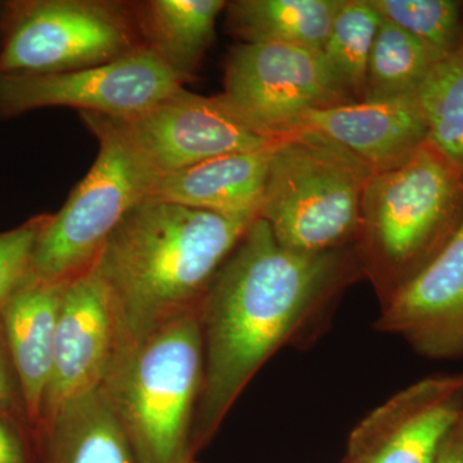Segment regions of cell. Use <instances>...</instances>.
<instances>
[{
	"label": "cell",
	"mask_w": 463,
	"mask_h": 463,
	"mask_svg": "<svg viewBox=\"0 0 463 463\" xmlns=\"http://www.w3.org/2000/svg\"><path fill=\"white\" fill-rule=\"evenodd\" d=\"M45 463H138L99 388L43 425Z\"/></svg>",
	"instance_id": "obj_18"
},
{
	"label": "cell",
	"mask_w": 463,
	"mask_h": 463,
	"mask_svg": "<svg viewBox=\"0 0 463 463\" xmlns=\"http://www.w3.org/2000/svg\"><path fill=\"white\" fill-rule=\"evenodd\" d=\"M301 130L336 143L373 173L401 165L428 142V128L416 96L315 109L304 115L291 133Z\"/></svg>",
	"instance_id": "obj_14"
},
{
	"label": "cell",
	"mask_w": 463,
	"mask_h": 463,
	"mask_svg": "<svg viewBox=\"0 0 463 463\" xmlns=\"http://www.w3.org/2000/svg\"><path fill=\"white\" fill-rule=\"evenodd\" d=\"M381 17L410 33L438 61L463 48V2L458 0H371Z\"/></svg>",
	"instance_id": "obj_23"
},
{
	"label": "cell",
	"mask_w": 463,
	"mask_h": 463,
	"mask_svg": "<svg viewBox=\"0 0 463 463\" xmlns=\"http://www.w3.org/2000/svg\"><path fill=\"white\" fill-rule=\"evenodd\" d=\"M224 0H134L146 48L185 84L194 80L215 38Z\"/></svg>",
	"instance_id": "obj_17"
},
{
	"label": "cell",
	"mask_w": 463,
	"mask_h": 463,
	"mask_svg": "<svg viewBox=\"0 0 463 463\" xmlns=\"http://www.w3.org/2000/svg\"><path fill=\"white\" fill-rule=\"evenodd\" d=\"M14 390L11 377L5 368V361L0 355V413L7 414L14 410Z\"/></svg>",
	"instance_id": "obj_27"
},
{
	"label": "cell",
	"mask_w": 463,
	"mask_h": 463,
	"mask_svg": "<svg viewBox=\"0 0 463 463\" xmlns=\"http://www.w3.org/2000/svg\"><path fill=\"white\" fill-rule=\"evenodd\" d=\"M374 330L422 358H463V225L434 260L380 307Z\"/></svg>",
	"instance_id": "obj_13"
},
{
	"label": "cell",
	"mask_w": 463,
	"mask_h": 463,
	"mask_svg": "<svg viewBox=\"0 0 463 463\" xmlns=\"http://www.w3.org/2000/svg\"><path fill=\"white\" fill-rule=\"evenodd\" d=\"M116 118L157 176L281 138L252 124L222 94L200 96L184 87L139 114Z\"/></svg>",
	"instance_id": "obj_9"
},
{
	"label": "cell",
	"mask_w": 463,
	"mask_h": 463,
	"mask_svg": "<svg viewBox=\"0 0 463 463\" xmlns=\"http://www.w3.org/2000/svg\"><path fill=\"white\" fill-rule=\"evenodd\" d=\"M99 154L65 205L51 214L33 255V279L69 283L93 268L124 216L148 199L158 178L115 116L79 112Z\"/></svg>",
	"instance_id": "obj_6"
},
{
	"label": "cell",
	"mask_w": 463,
	"mask_h": 463,
	"mask_svg": "<svg viewBox=\"0 0 463 463\" xmlns=\"http://www.w3.org/2000/svg\"><path fill=\"white\" fill-rule=\"evenodd\" d=\"M199 307L118 347L99 390L138 463H197Z\"/></svg>",
	"instance_id": "obj_4"
},
{
	"label": "cell",
	"mask_w": 463,
	"mask_h": 463,
	"mask_svg": "<svg viewBox=\"0 0 463 463\" xmlns=\"http://www.w3.org/2000/svg\"><path fill=\"white\" fill-rule=\"evenodd\" d=\"M364 277L354 246L301 254L274 239L258 218L222 265L199 307L203 385L197 452L268 361L321 334L345 289Z\"/></svg>",
	"instance_id": "obj_1"
},
{
	"label": "cell",
	"mask_w": 463,
	"mask_h": 463,
	"mask_svg": "<svg viewBox=\"0 0 463 463\" xmlns=\"http://www.w3.org/2000/svg\"><path fill=\"white\" fill-rule=\"evenodd\" d=\"M276 143L258 151L210 158L158 176L148 199L216 214L259 218Z\"/></svg>",
	"instance_id": "obj_16"
},
{
	"label": "cell",
	"mask_w": 463,
	"mask_h": 463,
	"mask_svg": "<svg viewBox=\"0 0 463 463\" xmlns=\"http://www.w3.org/2000/svg\"><path fill=\"white\" fill-rule=\"evenodd\" d=\"M437 62L419 39L383 17L368 65L364 100L416 96Z\"/></svg>",
	"instance_id": "obj_20"
},
{
	"label": "cell",
	"mask_w": 463,
	"mask_h": 463,
	"mask_svg": "<svg viewBox=\"0 0 463 463\" xmlns=\"http://www.w3.org/2000/svg\"><path fill=\"white\" fill-rule=\"evenodd\" d=\"M3 5H0V23H2Z\"/></svg>",
	"instance_id": "obj_28"
},
{
	"label": "cell",
	"mask_w": 463,
	"mask_h": 463,
	"mask_svg": "<svg viewBox=\"0 0 463 463\" xmlns=\"http://www.w3.org/2000/svg\"><path fill=\"white\" fill-rule=\"evenodd\" d=\"M108 289L94 268L66 286L41 428L67 403L99 389L118 352Z\"/></svg>",
	"instance_id": "obj_12"
},
{
	"label": "cell",
	"mask_w": 463,
	"mask_h": 463,
	"mask_svg": "<svg viewBox=\"0 0 463 463\" xmlns=\"http://www.w3.org/2000/svg\"><path fill=\"white\" fill-rule=\"evenodd\" d=\"M416 99L428 142L463 173V48L432 66Z\"/></svg>",
	"instance_id": "obj_21"
},
{
	"label": "cell",
	"mask_w": 463,
	"mask_h": 463,
	"mask_svg": "<svg viewBox=\"0 0 463 463\" xmlns=\"http://www.w3.org/2000/svg\"><path fill=\"white\" fill-rule=\"evenodd\" d=\"M461 426H462V431H463V408H462V413H461Z\"/></svg>",
	"instance_id": "obj_29"
},
{
	"label": "cell",
	"mask_w": 463,
	"mask_h": 463,
	"mask_svg": "<svg viewBox=\"0 0 463 463\" xmlns=\"http://www.w3.org/2000/svg\"><path fill=\"white\" fill-rule=\"evenodd\" d=\"M50 218L36 215L20 227L0 232V312L32 277L36 246Z\"/></svg>",
	"instance_id": "obj_24"
},
{
	"label": "cell",
	"mask_w": 463,
	"mask_h": 463,
	"mask_svg": "<svg viewBox=\"0 0 463 463\" xmlns=\"http://www.w3.org/2000/svg\"><path fill=\"white\" fill-rule=\"evenodd\" d=\"M462 408L463 373L417 381L355 426L349 463H435Z\"/></svg>",
	"instance_id": "obj_11"
},
{
	"label": "cell",
	"mask_w": 463,
	"mask_h": 463,
	"mask_svg": "<svg viewBox=\"0 0 463 463\" xmlns=\"http://www.w3.org/2000/svg\"><path fill=\"white\" fill-rule=\"evenodd\" d=\"M69 283L43 282L32 276L0 312L24 410L38 425L53 365L58 315Z\"/></svg>",
	"instance_id": "obj_15"
},
{
	"label": "cell",
	"mask_w": 463,
	"mask_h": 463,
	"mask_svg": "<svg viewBox=\"0 0 463 463\" xmlns=\"http://www.w3.org/2000/svg\"><path fill=\"white\" fill-rule=\"evenodd\" d=\"M371 0H344L322 53L355 102L364 100L371 53L381 24Z\"/></svg>",
	"instance_id": "obj_22"
},
{
	"label": "cell",
	"mask_w": 463,
	"mask_h": 463,
	"mask_svg": "<svg viewBox=\"0 0 463 463\" xmlns=\"http://www.w3.org/2000/svg\"><path fill=\"white\" fill-rule=\"evenodd\" d=\"M435 463H463V431L461 417L449 432L443 446L439 450Z\"/></svg>",
	"instance_id": "obj_26"
},
{
	"label": "cell",
	"mask_w": 463,
	"mask_h": 463,
	"mask_svg": "<svg viewBox=\"0 0 463 463\" xmlns=\"http://www.w3.org/2000/svg\"><path fill=\"white\" fill-rule=\"evenodd\" d=\"M147 48L106 63L60 74H0V118L66 108L127 118L184 87Z\"/></svg>",
	"instance_id": "obj_10"
},
{
	"label": "cell",
	"mask_w": 463,
	"mask_h": 463,
	"mask_svg": "<svg viewBox=\"0 0 463 463\" xmlns=\"http://www.w3.org/2000/svg\"><path fill=\"white\" fill-rule=\"evenodd\" d=\"M344 0H233L225 30L241 43H274L322 52Z\"/></svg>",
	"instance_id": "obj_19"
},
{
	"label": "cell",
	"mask_w": 463,
	"mask_h": 463,
	"mask_svg": "<svg viewBox=\"0 0 463 463\" xmlns=\"http://www.w3.org/2000/svg\"><path fill=\"white\" fill-rule=\"evenodd\" d=\"M373 174L354 155L319 134H286L273 146L259 218L291 251L321 254L350 248Z\"/></svg>",
	"instance_id": "obj_5"
},
{
	"label": "cell",
	"mask_w": 463,
	"mask_h": 463,
	"mask_svg": "<svg viewBox=\"0 0 463 463\" xmlns=\"http://www.w3.org/2000/svg\"><path fill=\"white\" fill-rule=\"evenodd\" d=\"M0 74H60L146 48L132 0H14L3 5Z\"/></svg>",
	"instance_id": "obj_7"
},
{
	"label": "cell",
	"mask_w": 463,
	"mask_h": 463,
	"mask_svg": "<svg viewBox=\"0 0 463 463\" xmlns=\"http://www.w3.org/2000/svg\"><path fill=\"white\" fill-rule=\"evenodd\" d=\"M463 225V173L426 142L365 184L354 242L383 307L443 251Z\"/></svg>",
	"instance_id": "obj_3"
},
{
	"label": "cell",
	"mask_w": 463,
	"mask_h": 463,
	"mask_svg": "<svg viewBox=\"0 0 463 463\" xmlns=\"http://www.w3.org/2000/svg\"><path fill=\"white\" fill-rule=\"evenodd\" d=\"M257 219L156 199L134 206L93 265L111 301L118 349L197 309Z\"/></svg>",
	"instance_id": "obj_2"
},
{
	"label": "cell",
	"mask_w": 463,
	"mask_h": 463,
	"mask_svg": "<svg viewBox=\"0 0 463 463\" xmlns=\"http://www.w3.org/2000/svg\"><path fill=\"white\" fill-rule=\"evenodd\" d=\"M0 463H26L20 439L0 420Z\"/></svg>",
	"instance_id": "obj_25"
},
{
	"label": "cell",
	"mask_w": 463,
	"mask_h": 463,
	"mask_svg": "<svg viewBox=\"0 0 463 463\" xmlns=\"http://www.w3.org/2000/svg\"><path fill=\"white\" fill-rule=\"evenodd\" d=\"M222 96L276 137L291 133L315 109L355 102L322 52L274 43H240L232 48Z\"/></svg>",
	"instance_id": "obj_8"
}]
</instances>
